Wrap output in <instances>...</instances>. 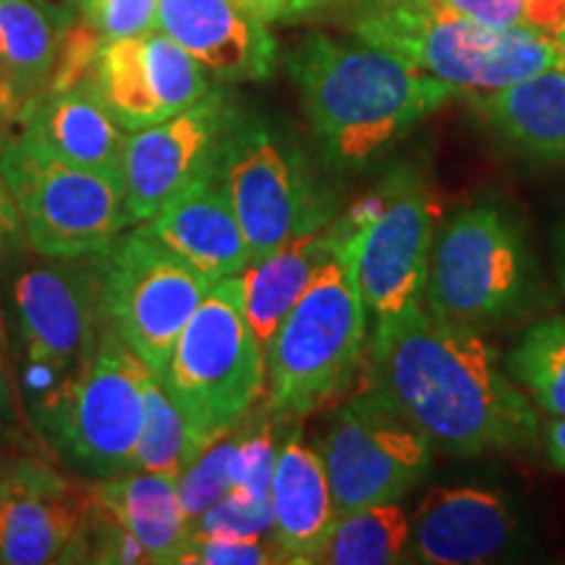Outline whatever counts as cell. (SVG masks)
<instances>
[{
    "label": "cell",
    "mask_w": 565,
    "mask_h": 565,
    "mask_svg": "<svg viewBox=\"0 0 565 565\" xmlns=\"http://www.w3.org/2000/svg\"><path fill=\"white\" fill-rule=\"evenodd\" d=\"M362 366L364 393L427 437L433 450L475 458L536 448L534 408L479 330L414 307L372 322Z\"/></svg>",
    "instance_id": "6da1fadb"
},
{
    "label": "cell",
    "mask_w": 565,
    "mask_h": 565,
    "mask_svg": "<svg viewBox=\"0 0 565 565\" xmlns=\"http://www.w3.org/2000/svg\"><path fill=\"white\" fill-rule=\"evenodd\" d=\"M288 74L320 147L338 173H359L443 108L454 87L364 40L315 32L288 55Z\"/></svg>",
    "instance_id": "7a4b0ae2"
},
{
    "label": "cell",
    "mask_w": 565,
    "mask_h": 565,
    "mask_svg": "<svg viewBox=\"0 0 565 565\" xmlns=\"http://www.w3.org/2000/svg\"><path fill=\"white\" fill-rule=\"evenodd\" d=\"M353 38L385 47L424 74L477 97L565 66V51L555 38L513 26H490L456 13L437 0H362Z\"/></svg>",
    "instance_id": "3957f363"
},
{
    "label": "cell",
    "mask_w": 565,
    "mask_h": 565,
    "mask_svg": "<svg viewBox=\"0 0 565 565\" xmlns=\"http://www.w3.org/2000/svg\"><path fill=\"white\" fill-rule=\"evenodd\" d=\"M366 307L343 252L315 275L267 345L270 412L299 422L353 383L366 349Z\"/></svg>",
    "instance_id": "277c9868"
},
{
    "label": "cell",
    "mask_w": 565,
    "mask_h": 565,
    "mask_svg": "<svg viewBox=\"0 0 565 565\" xmlns=\"http://www.w3.org/2000/svg\"><path fill=\"white\" fill-rule=\"evenodd\" d=\"M158 377L210 443L254 412L267 383V353L246 320L242 275H228L210 288Z\"/></svg>",
    "instance_id": "5b68a950"
},
{
    "label": "cell",
    "mask_w": 565,
    "mask_h": 565,
    "mask_svg": "<svg viewBox=\"0 0 565 565\" xmlns=\"http://www.w3.org/2000/svg\"><path fill=\"white\" fill-rule=\"evenodd\" d=\"M424 296L437 320L479 333L526 315L536 265L519 223L492 202L454 212L435 233Z\"/></svg>",
    "instance_id": "8992f818"
},
{
    "label": "cell",
    "mask_w": 565,
    "mask_h": 565,
    "mask_svg": "<svg viewBox=\"0 0 565 565\" xmlns=\"http://www.w3.org/2000/svg\"><path fill=\"white\" fill-rule=\"evenodd\" d=\"M0 168L38 257H97L134 225L121 175L61 158L30 134L11 131L3 139Z\"/></svg>",
    "instance_id": "52a82bcc"
},
{
    "label": "cell",
    "mask_w": 565,
    "mask_h": 565,
    "mask_svg": "<svg viewBox=\"0 0 565 565\" xmlns=\"http://www.w3.org/2000/svg\"><path fill=\"white\" fill-rule=\"evenodd\" d=\"M11 320L21 345L19 393L30 419L79 374L105 330L95 259L24 265L9 286Z\"/></svg>",
    "instance_id": "ba28073f"
},
{
    "label": "cell",
    "mask_w": 565,
    "mask_h": 565,
    "mask_svg": "<svg viewBox=\"0 0 565 565\" xmlns=\"http://www.w3.org/2000/svg\"><path fill=\"white\" fill-rule=\"evenodd\" d=\"M225 189L252 252V265L338 217L328 183L317 179L299 141L270 118L242 113L217 158Z\"/></svg>",
    "instance_id": "9c48e42d"
},
{
    "label": "cell",
    "mask_w": 565,
    "mask_h": 565,
    "mask_svg": "<svg viewBox=\"0 0 565 565\" xmlns=\"http://www.w3.org/2000/svg\"><path fill=\"white\" fill-rule=\"evenodd\" d=\"M147 374V364L105 324L89 362L34 416V429L84 477L108 479L134 471Z\"/></svg>",
    "instance_id": "30bf717a"
},
{
    "label": "cell",
    "mask_w": 565,
    "mask_h": 565,
    "mask_svg": "<svg viewBox=\"0 0 565 565\" xmlns=\"http://www.w3.org/2000/svg\"><path fill=\"white\" fill-rule=\"evenodd\" d=\"M335 225L338 252L349 257L372 322L422 307L435 210L414 168H393L370 196L338 215Z\"/></svg>",
    "instance_id": "8fae6325"
},
{
    "label": "cell",
    "mask_w": 565,
    "mask_h": 565,
    "mask_svg": "<svg viewBox=\"0 0 565 565\" xmlns=\"http://www.w3.org/2000/svg\"><path fill=\"white\" fill-rule=\"evenodd\" d=\"M92 259L100 278L105 324L147 370L160 374L181 330L217 280L154 238L141 223Z\"/></svg>",
    "instance_id": "7c38bea8"
},
{
    "label": "cell",
    "mask_w": 565,
    "mask_h": 565,
    "mask_svg": "<svg viewBox=\"0 0 565 565\" xmlns=\"http://www.w3.org/2000/svg\"><path fill=\"white\" fill-rule=\"evenodd\" d=\"M320 450L338 515L395 503L433 469V445L370 393L338 408Z\"/></svg>",
    "instance_id": "4fadbf2b"
},
{
    "label": "cell",
    "mask_w": 565,
    "mask_h": 565,
    "mask_svg": "<svg viewBox=\"0 0 565 565\" xmlns=\"http://www.w3.org/2000/svg\"><path fill=\"white\" fill-rule=\"evenodd\" d=\"M87 87L126 131H139L192 108L215 79L166 32L105 40Z\"/></svg>",
    "instance_id": "5bb4252c"
},
{
    "label": "cell",
    "mask_w": 565,
    "mask_h": 565,
    "mask_svg": "<svg viewBox=\"0 0 565 565\" xmlns=\"http://www.w3.org/2000/svg\"><path fill=\"white\" fill-rule=\"evenodd\" d=\"M242 116L228 92L215 87L179 116L129 131L121 160L131 223H147L183 186L217 166L231 126Z\"/></svg>",
    "instance_id": "9a60e30c"
},
{
    "label": "cell",
    "mask_w": 565,
    "mask_h": 565,
    "mask_svg": "<svg viewBox=\"0 0 565 565\" xmlns=\"http://www.w3.org/2000/svg\"><path fill=\"white\" fill-rule=\"evenodd\" d=\"M92 508L84 487L34 456L0 463V563H82Z\"/></svg>",
    "instance_id": "2e32d148"
},
{
    "label": "cell",
    "mask_w": 565,
    "mask_h": 565,
    "mask_svg": "<svg viewBox=\"0 0 565 565\" xmlns=\"http://www.w3.org/2000/svg\"><path fill=\"white\" fill-rule=\"evenodd\" d=\"M158 30L215 82H265L278 66V42L267 24L233 0H160Z\"/></svg>",
    "instance_id": "e0dca14e"
},
{
    "label": "cell",
    "mask_w": 565,
    "mask_h": 565,
    "mask_svg": "<svg viewBox=\"0 0 565 565\" xmlns=\"http://www.w3.org/2000/svg\"><path fill=\"white\" fill-rule=\"evenodd\" d=\"M519 540L503 494L482 487H435L416 508L408 555L427 565L490 563Z\"/></svg>",
    "instance_id": "ac0fdd59"
},
{
    "label": "cell",
    "mask_w": 565,
    "mask_h": 565,
    "mask_svg": "<svg viewBox=\"0 0 565 565\" xmlns=\"http://www.w3.org/2000/svg\"><path fill=\"white\" fill-rule=\"evenodd\" d=\"M141 225L212 280L242 275L252 265L249 244L217 166L183 186Z\"/></svg>",
    "instance_id": "d6986e66"
},
{
    "label": "cell",
    "mask_w": 565,
    "mask_h": 565,
    "mask_svg": "<svg viewBox=\"0 0 565 565\" xmlns=\"http://www.w3.org/2000/svg\"><path fill=\"white\" fill-rule=\"evenodd\" d=\"M273 540L294 563H317L333 534L338 511L320 450L299 429L286 435L273 471Z\"/></svg>",
    "instance_id": "ffe728a7"
},
{
    "label": "cell",
    "mask_w": 565,
    "mask_h": 565,
    "mask_svg": "<svg viewBox=\"0 0 565 565\" xmlns=\"http://www.w3.org/2000/svg\"><path fill=\"white\" fill-rule=\"evenodd\" d=\"M68 26L34 0H0V129L6 137L51 89Z\"/></svg>",
    "instance_id": "44dd1931"
},
{
    "label": "cell",
    "mask_w": 565,
    "mask_h": 565,
    "mask_svg": "<svg viewBox=\"0 0 565 565\" xmlns=\"http://www.w3.org/2000/svg\"><path fill=\"white\" fill-rule=\"evenodd\" d=\"M469 100L508 150L542 166L565 168V66Z\"/></svg>",
    "instance_id": "7402d4cb"
},
{
    "label": "cell",
    "mask_w": 565,
    "mask_h": 565,
    "mask_svg": "<svg viewBox=\"0 0 565 565\" xmlns=\"http://www.w3.org/2000/svg\"><path fill=\"white\" fill-rule=\"evenodd\" d=\"M13 131L30 134L71 162L121 175L129 131L116 124L87 84L42 95Z\"/></svg>",
    "instance_id": "603a6c76"
},
{
    "label": "cell",
    "mask_w": 565,
    "mask_h": 565,
    "mask_svg": "<svg viewBox=\"0 0 565 565\" xmlns=\"http://www.w3.org/2000/svg\"><path fill=\"white\" fill-rule=\"evenodd\" d=\"M87 487L92 503L129 529L150 563H179L189 540L179 479L154 471H126L118 477L92 479Z\"/></svg>",
    "instance_id": "cb8c5ba5"
},
{
    "label": "cell",
    "mask_w": 565,
    "mask_h": 565,
    "mask_svg": "<svg viewBox=\"0 0 565 565\" xmlns=\"http://www.w3.org/2000/svg\"><path fill=\"white\" fill-rule=\"evenodd\" d=\"M335 252L338 225L333 221L324 228L291 238L242 273L246 320L265 351L294 303L301 299L315 275L335 257Z\"/></svg>",
    "instance_id": "d4e9b609"
},
{
    "label": "cell",
    "mask_w": 565,
    "mask_h": 565,
    "mask_svg": "<svg viewBox=\"0 0 565 565\" xmlns=\"http://www.w3.org/2000/svg\"><path fill=\"white\" fill-rule=\"evenodd\" d=\"M412 524L398 503H380L338 515L333 534L317 563L328 565H391L404 563Z\"/></svg>",
    "instance_id": "484cf974"
},
{
    "label": "cell",
    "mask_w": 565,
    "mask_h": 565,
    "mask_svg": "<svg viewBox=\"0 0 565 565\" xmlns=\"http://www.w3.org/2000/svg\"><path fill=\"white\" fill-rule=\"evenodd\" d=\"M210 440L196 433L181 408L166 393L154 372L147 374L145 383V424L134 456V471H154V475L181 477L192 466Z\"/></svg>",
    "instance_id": "4316f807"
},
{
    "label": "cell",
    "mask_w": 565,
    "mask_h": 565,
    "mask_svg": "<svg viewBox=\"0 0 565 565\" xmlns=\"http://www.w3.org/2000/svg\"><path fill=\"white\" fill-rule=\"evenodd\" d=\"M508 372L536 408L565 416V317L532 324L508 356Z\"/></svg>",
    "instance_id": "83f0119b"
},
{
    "label": "cell",
    "mask_w": 565,
    "mask_h": 565,
    "mask_svg": "<svg viewBox=\"0 0 565 565\" xmlns=\"http://www.w3.org/2000/svg\"><path fill=\"white\" fill-rule=\"evenodd\" d=\"M233 463H236V433L231 429L228 435L217 437L210 448H204L192 466L181 471L179 494L189 526L236 487Z\"/></svg>",
    "instance_id": "f1b7e54d"
},
{
    "label": "cell",
    "mask_w": 565,
    "mask_h": 565,
    "mask_svg": "<svg viewBox=\"0 0 565 565\" xmlns=\"http://www.w3.org/2000/svg\"><path fill=\"white\" fill-rule=\"evenodd\" d=\"M445 9L490 26H513L545 38L565 30V0H437Z\"/></svg>",
    "instance_id": "f546056e"
},
{
    "label": "cell",
    "mask_w": 565,
    "mask_h": 565,
    "mask_svg": "<svg viewBox=\"0 0 565 565\" xmlns=\"http://www.w3.org/2000/svg\"><path fill=\"white\" fill-rule=\"evenodd\" d=\"M189 534H273V500H259L242 490H231L221 503H215L207 513L192 521Z\"/></svg>",
    "instance_id": "4dcf8cb0"
},
{
    "label": "cell",
    "mask_w": 565,
    "mask_h": 565,
    "mask_svg": "<svg viewBox=\"0 0 565 565\" xmlns=\"http://www.w3.org/2000/svg\"><path fill=\"white\" fill-rule=\"evenodd\" d=\"M278 547H270L265 536L238 534H189L179 563L200 565H265L278 563Z\"/></svg>",
    "instance_id": "1f68e13d"
},
{
    "label": "cell",
    "mask_w": 565,
    "mask_h": 565,
    "mask_svg": "<svg viewBox=\"0 0 565 565\" xmlns=\"http://www.w3.org/2000/svg\"><path fill=\"white\" fill-rule=\"evenodd\" d=\"M82 563L134 565L150 563V557H147L145 547L134 540L129 529L92 503L82 536Z\"/></svg>",
    "instance_id": "d6a6232c"
},
{
    "label": "cell",
    "mask_w": 565,
    "mask_h": 565,
    "mask_svg": "<svg viewBox=\"0 0 565 565\" xmlns=\"http://www.w3.org/2000/svg\"><path fill=\"white\" fill-rule=\"evenodd\" d=\"M160 0H79V19L103 40L158 30Z\"/></svg>",
    "instance_id": "836d02e7"
},
{
    "label": "cell",
    "mask_w": 565,
    "mask_h": 565,
    "mask_svg": "<svg viewBox=\"0 0 565 565\" xmlns=\"http://www.w3.org/2000/svg\"><path fill=\"white\" fill-rule=\"evenodd\" d=\"M19 377L13 370V351L9 335V317H6L3 303H0V429L11 427L19 419Z\"/></svg>",
    "instance_id": "e575fe53"
},
{
    "label": "cell",
    "mask_w": 565,
    "mask_h": 565,
    "mask_svg": "<svg viewBox=\"0 0 565 565\" xmlns=\"http://www.w3.org/2000/svg\"><path fill=\"white\" fill-rule=\"evenodd\" d=\"M21 244H26L24 221H21L17 196H13L3 168H0V263L9 259Z\"/></svg>",
    "instance_id": "d590c367"
},
{
    "label": "cell",
    "mask_w": 565,
    "mask_h": 565,
    "mask_svg": "<svg viewBox=\"0 0 565 565\" xmlns=\"http://www.w3.org/2000/svg\"><path fill=\"white\" fill-rule=\"evenodd\" d=\"M233 3L249 13V17L263 21V24L291 19L294 11V0H233Z\"/></svg>",
    "instance_id": "8d00e7d4"
},
{
    "label": "cell",
    "mask_w": 565,
    "mask_h": 565,
    "mask_svg": "<svg viewBox=\"0 0 565 565\" xmlns=\"http://www.w3.org/2000/svg\"><path fill=\"white\" fill-rule=\"evenodd\" d=\"M545 443L547 456L557 469L565 471V416H555L545 427Z\"/></svg>",
    "instance_id": "74e56055"
},
{
    "label": "cell",
    "mask_w": 565,
    "mask_h": 565,
    "mask_svg": "<svg viewBox=\"0 0 565 565\" xmlns=\"http://www.w3.org/2000/svg\"><path fill=\"white\" fill-rule=\"evenodd\" d=\"M34 3L66 26L74 24L76 17H79V0H34Z\"/></svg>",
    "instance_id": "f35d334b"
},
{
    "label": "cell",
    "mask_w": 565,
    "mask_h": 565,
    "mask_svg": "<svg viewBox=\"0 0 565 565\" xmlns=\"http://www.w3.org/2000/svg\"><path fill=\"white\" fill-rule=\"evenodd\" d=\"M338 3H345V0H294L291 19H296V17H309V13L322 11V9H330V6H338Z\"/></svg>",
    "instance_id": "ab89813d"
},
{
    "label": "cell",
    "mask_w": 565,
    "mask_h": 565,
    "mask_svg": "<svg viewBox=\"0 0 565 565\" xmlns=\"http://www.w3.org/2000/svg\"><path fill=\"white\" fill-rule=\"evenodd\" d=\"M555 265H557V278H561V286L565 291V221L555 233Z\"/></svg>",
    "instance_id": "60d3db41"
},
{
    "label": "cell",
    "mask_w": 565,
    "mask_h": 565,
    "mask_svg": "<svg viewBox=\"0 0 565 565\" xmlns=\"http://www.w3.org/2000/svg\"><path fill=\"white\" fill-rule=\"evenodd\" d=\"M557 42H561V45H563V51H565V30L561 32V34H557V38H555Z\"/></svg>",
    "instance_id": "b9f144b4"
},
{
    "label": "cell",
    "mask_w": 565,
    "mask_h": 565,
    "mask_svg": "<svg viewBox=\"0 0 565 565\" xmlns=\"http://www.w3.org/2000/svg\"><path fill=\"white\" fill-rule=\"evenodd\" d=\"M3 139H6V131H3V129H0V145H3Z\"/></svg>",
    "instance_id": "7bdbcfd3"
}]
</instances>
